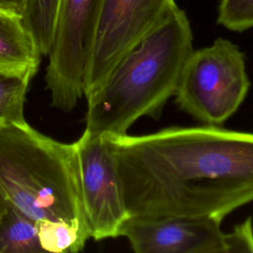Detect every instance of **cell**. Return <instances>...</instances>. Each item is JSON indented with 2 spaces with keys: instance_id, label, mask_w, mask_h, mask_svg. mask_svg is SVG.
Returning a JSON list of instances; mask_svg holds the SVG:
<instances>
[{
  "instance_id": "1",
  "label": "cell",
  "mask_w": 253,
  "mask_h": 253,
  "mask_svg": "<svg viewBox=\"0 0 253 253\" xmlns=\"http://www.w3.org/2000/svg\"><path fill=\"white\" fill-rule=\"evenodd\" d=\"M106 135L129 215L222 219L253 202V132L215 125Z\"/></svg>"
},
{
  "instance_id": "2",
  "label": "cell",
  "mask_w": 253,
  "mask_h": 253,
  "mask_svg": "<svg viewBox=\"0 0 253 253\" xmlns=\"http://www.w3.org/2000/svg\"><path fill=\"white\" fill-rule=\"evenodd\" d=\"M193 49L190 22L176 6L86 97L85 129L121 135L141 117L159 118Z\"/></svg>"
},
{
  "instance_id": "3",
  "label": "cell",
  "mask_w": 253,
  "mask_h": 253,
  "mask_svg": "<svg viewBox=\"0 0 253 253\" xmlns=\"http://www.w3.org/2000/svg\"><path fill=\"white\" fill-rule=\"evenodd\" d=\"M0 190L34 219L63 221L90 237L76 143H63L27 122L0 125Z\"/></svg>"
},
{
  "instance_id": "4",
  "label": "cell",
  "mask_w": 253,
  "mask_h": 253,
  "mask_svg": "<svg viewBox=\"0 0 253 253\" xmlns=\"http://www.w3.org/2000/svg\"><path fill=\"white\" fill-rule=\"evenodd\" d=\"M249 87L244 53L219 38L210 46L192 50L180 75L175 103L196 120L219 126L238 110Z\"/></svg>"
},
{
  "instance_id": "5",
  "label": "cell",
  "mask_w": 253,
  "mask_h": 253,
  "mask_svg": "<svg viewBox=\"0 0 253 253\" xmlns=\"http://www.w3.org/2000/svg\"><path fill=\"white\" fill-rule=\"evenodd\" d=\"M101 2L58 0L45 82L51 106L61 111H71L83 95Z\"/></svg>"
},
{
  "instance_id": "6",
  "label": "cell",
  "mask_w": 253,
  "mask_h": 253,
  "mask_svg": "<svg viewBox=\"0 0 253 253\" xmlns=\"http://www.w3.org/2000/svg\"><path fill=\"white\" fill-rule=\"evenodd\" d=\"M176 6L174 0H102L83 95L95 92L117 62Z\"/></svg>"
},
{
  "instance_id": "7",
  "label": "cell",
  "mask_w": 253,
  "mask_h": 253,
  "mask_svg": "<svg viewBox=\"0 0 253 253\" xmlns=\"http://www.w3.org/2000/svg\"><path fill=\"white\" fill-rule=\"evenodd\" d=\"M79 158L83 206L94 240L116 238L130 216L118 166L104 133L85 129L75 141Z\"/></svg>"
},
{
  "instance_id": "8",
  "label": "cell",
  "mask_w": 253,
  "mask_h": 253,
  "mask_svg": "<svg viewBox=\"0 0 253 253\" xmlns=\"http://www.w3.org/2000/svg\"><path fill=\"white\" fill-rule=\"evenodd\" d=\"M220 223L211 217L130 215L121 236L136 253H225Z\"/></svg>"
},
{
  "instance_id": "9",
  "label": "cell",
  "mask_w": 253,
  "mask_h": 253,
  "mask_svg": "<svg viewBox=\"0 0 253 253\" xmlns=\"http://www.w3.org/2000/svg\"><path fill=\"white\" fill-rule=\"evenodd\" d=\"M41 56L22 18L0 9V71L37 72Z\"/></svg>"
},
{
  "instance_id": "10",
  "label": "cell",
  "mask_w": 253,
  "mask_h": 253,
  "mask_svg": "<svg viewBox=\"0 0 253 253\" xmlns=\"http://www.w3.org/2000/svg\"><path fill=\"white\" fill-rule=\"evenodd\" d=\"M42 252L37 222L8 202L0 216V253Z\"/></svg>"
},
{
  "instance_id": "11",
  "label": "cell",
  "mask_w": 253,
  "mask_h": 253,
  "mask_svg": "<svg viewBox=\"0 0 253 253\" xmlns=\"http://www.w3.org/2000/svg\"><path fill=\"white\" fill-rule=\"evenodd\" d=\"M58 0H28L22 22L40 53L48 55L52 46Z\"/></svg>"
},
{
  "instance_id": "12",
  "label": "cell",
  "mask_w": 253,
  "mask_h": 253,
  "mask_svg": "<svg viewBox=\"0 0 253 253\" xmlns=\"http://www.w3.org/2000/svg\"><path fill=\"white\" fill-rule=\"evenodd\" d=\"M35 71H0V125L25 123L26 93Z\"/></svg>"
},
{
  "instance_id": "13",
  "label": "cell",
  "mask_w": 253,
  "mask_h": 253,
  "mask_svg": "<svg viewBox=\"0 0 253 253\" xmlns=\"http://www.w3.org/2000/svg\"><path fill=\"white\" fill-rule=\"evenodd\" d=\"M39 240L42 251L53 253H76L89 239L85 233L63 221L41 220L37 222Z\"/></svg>"
},
{
  "instance_id": "14",
  "label": "cell",
  "mask_w": 253,
  "mask_h": 253,
  "mask_svg": "<svg viewBox=\"0 0 253 253\" xmlns=\"http://www.w3.org/2000/svg\"><path fill=\"white\" fill-rule=\"evenodd\" d=\"M217 23L233 32L253 28V0H220Z\"/></svg>"
},
{
  "instance_id": "15",
  "label": "cell",
  "mask_w": 253,
  "mask_h": 253,
  "mask_svg": "<svg viewBox=\"0 0 253 253\" xmlns=\"http://www.w3.org/2000/svg\"><path fill=\"white\" fill-rule=\"evenodd\" d=\"M225 253L253 252V222L246 218L242 223L234 226L230 232L224 234Z\"/></svg>"
},
{
  "instance_id": "16",
  "label": "cell",
  "mask_w": 253,
  "mask_h": 253,
  "mask_svg": "<svg viewBox=\"0 0 253 253\" xmlns=\"http://www.w3.org/2000/svg\"><path fill=\"white\" fill-rule=\"evenodd\" d=\"M28 0H0V9L22 18Z\"/></svg>"
},
{
  "instance_id": "17",
  "label": "cell",
  "mask_w": 253,
  "mask_h": 253,
  "mask_svg": "<svg viewBox=\"0 0 253 253\" xmlns=\"http://www.w3.org/2000/svg\"><path fill=\"white\" fill-rule=\"evenodd\" d=\"M7 204H8V202H7V200L5 199L3 193L0 190V216L4 212V211H5L6 207H7Z\"/></svg>"
}]
</instances>
